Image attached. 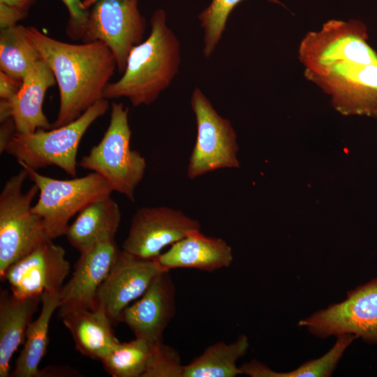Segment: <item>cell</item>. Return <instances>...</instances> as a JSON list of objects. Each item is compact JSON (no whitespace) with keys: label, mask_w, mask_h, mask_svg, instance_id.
<instances>
[{"label":"cell","mask_w":377,"mask_h":377,"mask_svg":"<svg viewBox=\"0 0 377 377\" xmlns=\"http://www.w3.org/2000/svg\"><path fill=\"white\" fill-rule=\"evenodd\" d=\"M41 58L52 71L59 91V107L52 128L68 124L103 98L117 67L115 58L102 41L72 44L27 27Z\"/></svg>","instance_id":"1"},{"label":"cell","mask_w":377,"mask_h":377,"mask_svg":"<svg viewBox=\"0 0 377 377\" xmlns=\"http://www.w3.org/2000/svg\"><path fill=\"white\" fill-rule=\"evenodd\" d=\"M179 43L166 24V14L156 10L148 38L130 52L121 77L105 87L103 98H127L135 106L149 105L169 87L180 64Z\"/></svg>","instance_id":"2"},{"label":"cell","mask_w":377,"mask_h":377,"mask_svg":"<svg viewBox=\"0 0 377 377\" xmlns=\"http://www.w3.org/2000/svg\"><path fill=\"white\" fill-rule=\"evenodd\" d=\"M128 112L122 103H112L110 123L102 139L78 165L101 175L113 191L134 202L135 191L144 177L147 163L139 151L131 148Z\"/></svg>","instance_id":"3"},{"label":"cell","mask_w":377,"mask_h":377,"mask_svg":"<svg viewBox=\"0 0 377 377\" xmlns=\"http://www.w3.org/2000/svg\"><path fill=\"white\" fill-rule=\"evenodd\" d=\"M108 108V100L103 98L77 119L64 126L30 133L15 132L5 152L32 169L55 165L75 177L80 142L89 127Z\"/></svg>","instance_id":"4"},{"label":"cell","mask_w":377,"mask_h":377,"mask_svg":"<svg viewBox=\"0 0 377 377\" xmlns=\"http://www.w3.org/2000/svg\"><path fill=\"white\" fill-rule=\"evenodd\" d=\"M28 174L23 168L5 183L0 193V278L8 268L42 243L52 240L40 216L32 212V201L39 193L34 184L22 186Z\"/></svg>","instance_id":"5"},{"label":"cell","mask_w":377,"mask_h":377,"mask_svg":"<svg viewBox=\"0 0 377 377\" xmlns=\"http://www.w3.org/2000/svg\"><path fill=\"white\" fill-rule=\"evenodd\" d=\"M17 163L39 189V197L32 206V212L42 218L52 240L66 235L73 216L90 203L110 196L113 191L108 180L96 172L71 179H57L40 175L22 162Z\"/></svg>","instance_id":"6"},{"label":"cell","mask_w":377,"mask_h":377,"mask_svg":"<svg viewBox=\"0 0 377 377\" xmlns=\"http://www.w3.org/2000/svg\"><path fill=\"white\" fill-rule=\"evenodd\" d=\"M305 77L332 97L341 114L377 117V53L372 47Z\"/></svg>","instance_id":"7"},{"label":"cell","mask_w":377,"mask_h":377,"mask_svg":"<svg viewBox=\"0 0 377 377\" xmlns=\"http://www.w3.org/2000/svg\"><path fill=\"white\" fill-rule=\"evenodd\" d=\"M191 105L197 135L187 165L188 178L194 179L214 170L239 168L237 134L230 121L218 113L198 87L192 93Z\"/></svg>","instance_id":"8"},{"label":"cell","mask_w":377,"mask_h":377,"mask_svg":"<svg viewBox=\"0 0 377 377\" xmlns=\"http://www.w3.org/2000/svg\"><path fill=\"white\" fill-rule=\"evenodd\" d=\"M89 10L83 43L100 40L112 51L123 74L131 50L142 42L146 22L138 0H86Z\"/></svg>","instance_id":"9"},{"label":"cell","mask_w":377,"mask_h":377,"mask_svg":"<svg viewBox=\"0 0 377 377\" xmlns=\"http://www.w3.org/2000/svg\"><path fill=\"white\" fill-rule=\"evenodd\" d=\"M298 325L318 337L351 334L377 343V278L348 291L345 300L301 320Z\"/></svg>","instance_id":"10"},{"label":"cell","mask_w":377,"mask_h":377,"mask_svg":"<svg viewBox=\"0 0 377 377\" xmlns=\"http://www.w3.org/2000/svg\"><path fill=\"white\" fill-rule=\"evenodd\" d=\"M200 230L198 221L168 207H143L133 214L122 249L142 258L153 259L163 248Z\"/></svg>","instance_id":"11"},{"label":"cell","mask_w":377,"mask_h":377,"mask_svg":"<svg viewBox=\"0 0 377 377\" xmlns=\"http://www.w3.org/2000/svg\"><path fill=\"white\" fill-rule=\"evenodd\" d=\"M364 24L359 20H330L319 31L309 32L299 47L304 75L316 74L337 63L357 57L369 50Z\"/></svg>","instance_id":"12"},{"label":"cell","mask_w":377,"mask_h":377,"mask_svg":"<svg viewBox=\"0 0 377 377\" xmlns=\"http://www.w3.org/2000/svg\"><path fill=\"white\" fill-rule=\"evenodd\" d=\"M70 269L63 247L47 240L12 264L1 281H8L18 298L41 296L44 292L60 291Z\"/></svg>","instance_id":"13"},{"label":"cell","mask_w":377,"mask_h":377,"mask_svg":"<svg viewBox=\"0 0 377 377\" xmlns=\"http://www.w3.org/2000/svg\"><path fill=\"white\" fill-rule=\"evenodd\" d=\"M161 272L154 259L121 250L97 291L95 308H103L112 324H117L121 311L145 293Z\"/></svg>","instance_id":"14"},{"label":"cell","mask_w":377,"mask_h":377,"mask_svg":"<svg viewBox=\"0 0 377 377\" xmlns=\"http://www.w3.org/2000/svg\"><path fill=\"white\" fill-rule=\"evenodd\" d=\"M175 313V284L170 271H162L145 293L121 311L118 323L126 325L135 337L154 344L163 341V332Z\"/></svg>","instance_id":"15"},{"label":"cell","mask_w":377,"mask_h":377,"mask_svg":"<svg viewBox=\"0 0 377 377\" xmlns=\"http://www.w3.org/2000/svg\"><path fill=\"white\" fill-rule=\"evenodd\" d=\"M120 251L112 239L98 242L80 253L72 276L61 290L59 311L94 309L97 291Z\"/></svg>","instance_id":"16"},{"label":"cell","mask_w":377,"mask_h":377,"mask_svg":"<svg viewBox=\"0 0 377 377\" xmlns=\"http://www.w3.org/2000/svg\"><path fill=\"white\" fill-rule=\"evenodd\" d=\"M153 259L161 271L188 268L213 272L230 267L233 254L223 239L207 237L200 230L174 243Z\"/></svg>","instance_id":"17"},{"label":"cell","mask_w":377,"mask_h":377,"mask_svg":"<svg viewBox=\"0 0 377 377\" xmlns=\"http://www.w3.org/2000/svg\"><path fill=\"white\" fill-rule=\"evenodd\" d=\"M56 82L52 71L41 58L25 75L17 94L10 101L5 100L17 133H30L38 129L52 128V125L43 112V104L46 91Z\"/></svg>","instance_id":"18"},{"label":"cell","mask_w":377,"mask_h":377,"mask_svg":"<svg viewBox=\"0 0 377 377\" xmlns=\"http://www.w3.org/2000/svg\"><path fill=\"white\" fill-rule=\"evenodd\" d=\"M59 315L71 334L76 350L86 357L101 361L119 342L112 321L100 306L59 311Z\"/></svg>","instance_id":"19"},{"label":"cell","mask_w":377,"mask_h":377,"mask_svg":"<svg viewBox=\"0 0 377 377\" xmlns=\"http://www.w3.org/2000/svg\"><path fill=\"white\" fill-rule=\"evenodd\" d=\"M121 218L117 203L108 196L80 211L65 235L71 245L82 253L98 242L115 239Z\"/></svg>","instance_id":"20"},{"label":"cell","mask_w":377,"mask_h":377,"mask_svg":"<svg viewBox=\"0 0 377 377\" xmlns=\"http://www.w3.org/2000/svg\"><path fill=\"white\" fill-rule=\"evenodd\" d=\"M41 302V296L18 298L11 292L0 295V377L10 376V360L24 341L26 330Z\"/></svg>","instance_id":"21"},{"label":"cell","mask_w":377,"mask_h":377,"mask_svg":"<svg viewBox=\"0 0 377 377\" xmlns=\"http://www.w3.org/2000/svg\"><path fill=\"white\" fill-rule=\"evenodd\" d=\"M60 292H44L41 295V311L26 330L23 348L10 376L39 377V364L47 347L50 321L60 306Z\"/></svg>","instance_id":"22"},{"label":"cell","mask_w":377,"mask_h":377,"mask_svg":"<svg viewBox=\"0 0 377 377\" xmlns=\"http://www.w3.org/2000/svg\"><path fill=\"white\" fill-rule=\"evenodd\" d=\"M249 348L248 337L239 335L231 343L219 341L184 365L183 377H235L242 374L236 364Z\"/></svg>","instance_id":"23"},{"label":"cell","mask_w":377,"mask_h":377,"mask_svg":"<svg viewBox=\"0 0 377 377\" xmlns=\"http://www.w3.org/2000/svg\"><path fill=\"white\" fill-rule=\"evenodd\" d=\"M40 59V52L29 38L27 27L16 24L1 29V71L22 81Z\"/></svg>","instance_id":"24"},{"label":"cell","mask_w":377,"mask_h":377,"mask_svg":"<svg viewBox=\"0 0 377 377\" xmlns=\"http://www.w3.org/2000/svg\"><path fill=\"white\" fill-rule=\"evenodd\" d=\"M357 337L351 334L338 336L332 348L322 357L310 360L298 368L286 372L273 371L256 360L242 364V374L251 377H327L330 376L344 351Z\"/></svg>","instance_id":"25"},{"label":"cell","mask_w":377,"mask_h":377,"mask_svg":"<svg viewBox=\"0 0 377 377\" xmlns=\"http://www.w3.org/2000/svg\"><path fill=\"white\" fill-rule=\"evenodd\" d=\"M153 346V343L136 337L128 342H119L101 362L104 369L112 377H142Z\"/></svg>","instance_id":"26"},{"label":"cell","mask_w":377,"mask_h":377,"mask_svg":"<svg viewBox=\"0 0 377 377\" xmlns=\"http://www.w3.org/2000/svg\"><path fill=\"white\" fill-rule=\"evenodd\" d=\"M243 0H212L209 6L198 15L201 27L204 29L203 54L210 57L221 38L228 16L234 8ZM281 3L279 0H269Z\"/></svg>","instance_id":"27"},{"label":"cell","mask_w":377,"mask_h":377,"mask_svg":"<svg viewBox=\"0 0 377 377\" xmlns=\"http://www.w3.org/2000/svg\"><path fill=\"white\" fill-rule=\"evenodd\" d=\"M184 365L174 348L163 341L154 344L152 353L142 377H183Z\"/></svg>","instance_id":"28"},{"label":"cell","mask_w":377,"mask_h":377,"mask_svg":"<svg viewBox=\"0 0 377 377\" xmlns=\"http://www.w3.org/2000/svg\"><path fill=\"white\" fill-rule=\"evenodd\" d=\"M69 13V20L66 28L68 36L73 40H82L89 10L81 0H61Z\"/></svg>","instance_id":"29"},{"label":"cell","mask_w":377,"mask_h":377,"mask_svg":"<svg viewBox=\"0 0 377 377\" xmlns=\"http://www.w3.org/2000/svg\"><path fill=\"white\" fill-rule=\"evenodd\" d=\"M27 14L26 11L0 3L1 29L16 25L18 21L26 17Z\"/></svg>","instance_id":"30"},{"label":"cell","mask_w":377,"mask_h":377,"mask_svg":"<svg viewBox=\"0 0 377 377\" xmlns=\"http://www.w3.org/2000/svg\"><path fill=\"white\" fill-rule=\"evenodd\" d=\"M22 81L17 80L0 71V97L10 101L19 91Z\"/></svg>","instance_id":"31"},{"label":"cell","mask_w":377,"mask_h":377,"mask_svg":"<svg viewBox=\"0 0 377 377\" xmlns=\"http://www.w3.org/2000/svg\"><path fill=\"white\" fill-rule=\"evenodd\" d=\"M0 128V153L6 151V149L16 132L13 119L8 118L1 122Z\"/></svg>","instance_id":"32"},{"label":"cell","mask_w":377,"mask_h":377,"mask_svg":"<svg viewBox=\"0 0 377 377\" xmlns=\"http://www.w3.org/2000/svg\"><path fill=\"white\" fill-rule=\"evenodd\" d=\"M80 376L76 370L65 367H52L46 368L43 371L40 370L39 377L40 376Z\"/></svg>","instance_id":"33"},{"label":"cell","mask_w":377,"mask_h":377,"mask_svg":"<svg viewBox=\"0 0 377 377\" xmlns=\"http://www.w3.org/2000/svg\"><path fill=\"white\" fill-rule=\"evenodd\" d=\"M36 0H0V3L14 7L22 10L28 11V9Z\"/></svg>","instance_id":"34"}]
</instances>
